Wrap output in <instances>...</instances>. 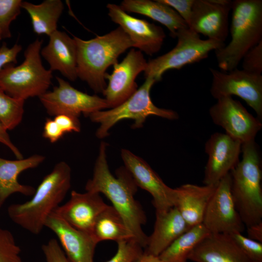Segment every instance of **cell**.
I'll use <instances>...</instances> for the list:
<instances>
[{"instance_id": "1", "label": "cell", "mask_w": 262, "mask_h": 262, "mask_svg": "<svg viewBox=\"0 0 262 262\" xmlns=\"http://www.w3.org/2000/svg\"><path fill=\"white\" fill-rule=\"evenodd\" d=\"M107 144L100 143L92 178L85 185L86 191L103 194L123 219L133 238L145 248L148 236L142 229L147 222L144 211L134 197L137 185L125 168L117 170L116 177L110 172L106 158Z\"/></svg>"}, {"instance_id": "2", "label": "cell", "mask_w": 262, "mask_h": 262, "mask_svg": "<svg viewBox=\"0 0 262 262\" xmlns=\"http://www.w3.org/2000/svg\"><path fill=\"white\" fill-rule=\"evenodd\" d=\"M71 179L69 165L64 161L58 163L44 177L29 200L8 207L9 217L31 233H40L48 217L65 198L70 188Z\"/></svg>"}, {"instance_id": "3", "label": "cell", "mask_w": 262, "mask_h": 262, "mask_svg": "<svg viewBox=\"0 0 262 262\" xmlns=\"http://www.w3.org/2000/svg\"><path fill=\"white\" fill-rule=\"evenodd\" d=\"M77 50L78 78L96 93L106 87L107 69L118 62V57L132 48L131 40L118 27L110 32L88 40L73 36Z\"/></svg>"}, {"instance_id": "4", "label": "cell", "mask_w": 262, "mask_h": 262, "mask_svg": "<svg viewBox=\"0 0 262 262\" xmlns=\"http://www.w3.org/2000/svg\"><path fill=\"white\" fill-rule=\"evenodd\" d=\"M242 158L229 172L233 201L245 226L262 221V158L255 140L242 145Z\"/></svg>"}, {"instance_id": "5", "label": "cell", "mask_w": 262, "mask_h": 262, "mask_svg": "<svg viewBox=\"0 0 262 262\" xmlns=\"http://www.w3.org/2000/svg\"><path fill=\"white\" fill-rule=\"evenodd\" d=\"M231 11V40L214 51L218 66L224 72L237 68L245 54L262 41V0H233Z\"/></svg>"}, {"instance_id": "6", "label": "cell", "mask_w": 262, "mask_h": 262, "mask_svg": "<svg viewBox=\"0 0 262 262\" xmlns=\"http://www.w3.org/2000/svg\"><path fill=\"white\" fill-rule=\"evenodd\" d=\"M42 43L43 40L36 39L27 48L20 65L8 64L0 71V88L10 96L25 101L48 91L52 75L41 61Z\"/></svg>"}, {"instance_id": "7", "label": "cell", "mask_w": 262, "mask_h": 262, "mask_svg": "<svg viewBox=\"0 0 262 262\" xmlns=\"http://www.w3.org/2000/svg\"><path fill=\"white\" fill-rule=\"evenodd\" d=\"M156 82L150 77L146 78L143 84L128 98L116 107L107 111H98L88 116L91 120L99 124L96 133L99 139L107 137L109 131L118 122L132 119L133 129L143 127L147 118L154 115L169 120L179 118L178 114L172 110L159 108L151 100L150 92Z\"/></svg>"}, {"instance_id": "8", "label": "cell", "mask_w": 262, "mask_h": 262, "mask_svg": "<svg viewBox=\"0 0 262 262\" xmlns=\"http://www.w3.org/2000/svg\"><path fill=\"white\" fill-rule=\"evenodd\" d=\"M175 47L168 52L147 61L145 78L150 77L156 82L170 69L198 62L208 57L209 53L223 47L224 43L209 39H202L199 34L189 28L179 30Z\"/></svg>"}, {"instance_id": "9", "label": "cell", "mask_w": 262, "mask_h": 262, "mask_svg": "<svg viewBox=\"0 0 262 262\" xmlns=\"http://www.w3.org/2000/svg\"><path fill=\"white\" fill-rule=\"evenodd\" d=\"M212 75L210 93L216 100L236 96L246 101L262 120V76L237 68L229 72L210 68Z\"/></svg>"}, {"instance_id": "10", "label": "cell", "mask_w": 262, "mask_h": 262, "mask_svg": "<svg viewBox=\"0 0 262 262\" xmlns=\"http://www.w3.org/2000/svg\"><path fill=\"white\" fill-rule=\"evenodd\" d=\"M56 78L58 85L39 97L50 115L64 114L79 117L82 114L88 116L94 112L110 108L104 98L83 93L61 78Z\"/></svg>"}, {"instance_id": "11", "label": "cell", "mask_w": 262, "mask_h": 262, "mask_svg": "<svg viewBox=\"0 0 262 262\" xmlns=\"http://www.w3.org/2000/svg\"><path fill=\"white\" fill-rule=\"evenodd\" d=\"M229 173L217 184L202 224L211 234L242 233L244 225L236 210L230 189Z\"/></svg>"}, {"instance_id": "12", "label": "cell", "mask_w": 262, "mask_h": 262, "mask_svg": "<svg viewBox=\"0 0 262 262\" xmlns=\"http://www.w3.org/2000/svg\"><path fill=\"white\" fill-rule=\"evenodd\" d=\"M209 112L215 124L242 144L255 140L262 128V121L252 115L239 101L232 97L217 99Z\"/></svg>"}, {"instance_id": "13", "label": "cell", "mask_w": 262, "mask_h": 262, "mask_svg": "<svg viewBox=\"0 0 262 262\" xmlns=\"http://www.w3.org/2000/svg\"><path fill=\"white\" fill-rule=\"evenodd\" d=\"M147 64L142 52L132 49L121 62L113 65L112 73L106 74L108 83L102 93L110 108L119 105L137 90L135 80L145 71Z\"/></svg>"}, {"instance_id": "14", "label": "cell", "mask_w": 262, "mask_h": 262, "mask_svg": "<svg viewBox=\"0 0 262 262\" xmlns=\"http://www.w3.org/2000/svg\"><path fill=\"white\" fill-rule=\"evenodd\" d=\"M242 144L226 133L212 134L205 144L208 158L203 182L215 185L236 166L239 160Z\"/></svg>"}, {"instance_id": "15", "label": "cell", "mask_w": 262, "mask_h": 262, "mask_svg": "<svg viewBox=\"0 0 262 262\" xmlns=\"http://www.w3.org/2000/svg\"><path fill=\"white\" fill-rule=\"evenodd\" d=\"M231 3L229 0H194L188 28L207 39L224 43Z\"/></svg>"}, {"instance_id": "16", "label": "cell", "mask_w": 262, "mask_h": 262, "mask_svg": "<svg viewBox=\"0 0 262 262\" xmlns=\"http://www.w3.org/2000/svg\"><path fill=\"white\" fill-rule=\"evenodd\" d=\"M106 7L111 19L127 34L133 47L149 55L160 50L165 38L161 26L130 15L120 5L108 3Z\"/></svg>"}, {"instance_id": "17", "label": "cell", "mask_w": 262, "mask_h": 262, "mask_svg": "<svg viewBox=\"0 0 262 262\" xmlns=\"http://www.w3.org/2000/svg\"><path fill=\"white\" fill-rule=\"evenodd\" d=\"M121 155L125 168L137 186L151 195L156 213L174 207V189L168 186L146 161L127 149H122Z\"/></svg>"}, {"instance_id": "18", "label": "cell", "mask_w": 262, "mask_h": 262, "mask_svg": "<svg viewBox=\"0 0 262 262\" xmlns=\"http://www.w3.org/2000/svg\"><path fill=\"white\" fill-rule=\"evenodd\" d=\"M45 227L56 235L69 262H94L98 243L93 234L73 227L54 212L48 217Z\"/></svg>"}, {"instance_id": "19", "label": "cell", "mask_w": 262, "mask_h": 262, "mask_svg": "<svg viewBox=\"0 0 262 262\" xmlns=\"http://www.w3.org/2000/svg\"><path fill=\"white\" fill-rule=\"evenodd\" d=\"M108 206L98 193L73 190L69 200L53 212L73 227L93 234L97 217Z\"/></svg>"}, {"instance_id": "20", "label": "cell", "mask_w": 262, "mask_h": 262, "mask_svg": "<svg viewBox=\"0 0 262 262\" xmlns=\"http://www.w3.org/2000/svg\"><path fill=\"white\" fill-rule=\"evenodd\" d=\"M40 54L49 64L52 72L58 71L71 81L78 78L77 50L73 37L57 30L49 36V43Z\"/></svg>"}, {"instance_id": "21", "label": "cell", "mask_w": 262, "mask_h": 262, "mask_svg": "<svg viewBox=\"0 0 262 262\" xmlns=\"http://www.w3.org/2000/svg\"><path fill=\"white\" fill-rule=\"evenodd\" d=\"M216 185L200 186L188 183L174 189V207L190 227L202 223Z\"/></svg>"}, {"instance_id": "22", "label": "cell", "mask_w": 262, "mask_h": 262, "mask_svg": "<svg viewBox=\"0 0 262 262\" xmlns=\"http://www.w3.org/2000/svg\"><path fill=\"white\" fill-rule=\"evenodd\" d=\"M188 260L193 262H253L230 236L210 234L192 251Z\"/></svg>"}, {"instance_id": "23", "label": "cell", "mask_w": 262, "mask_h": 262, "mask_svg": "<svg viewBox=\"0 0 262 262\" xmlns=\"http://www.w3.org/2000/svg\"><path fill=\"white\" fill-rule=\"evenodd\" d=\"M175 207L166 212L156 213V220L152 234L148 236L144 252L158 256L174 241L190 229Z\"/></svg>"}, {"instance_id": "24", "label": "cell", "mask_w": 262, "mask_h": 262, "mask_svg": "<svg viewBox=\"0 0 262 262\" xmlns=\"http://www.w3.org/2000/svg\"><path fill=\"white\" fill-rule=\"evenodd\" d=\"M45 160V157L34 154L27 158L9 160L0 157V209L12 195L19 193L26 196H33L34 187L21 184L19 175L29 169L36 167Z\"/></svg>"}, {"instance_id": "25", "label": "cell", "mask_w": 262, "mask_h": 262, "mask_svg": "<svg viewBox=\"0 0 262 262\" xmlns=\"http://www.w3.org/2000/svg\"><path fill=\"white\" fill-rule=\"evenodd\" d=\"M125 12L147 16L165 26L170 35L176 38L178 32L188 27L178 13L160 0H124L120 5Z\"/></svg>"}, {"instance_id": "26", "label": "cell", "mask_w": 262, "mask_h": 262, "mask_svg": "<svg viewBox=\"0 0 262 262\" xmlns=\"http://www.w3.org/2000/svg\"><path fill=\"white\" fill-rule=\"evenodd\" d=\"M21 8L30 16L34 33L49 36L57 30L64 7L61 0H45L39 4L22 1Z\"/></svg>"}, {"instance_id": "27", "label": "cell", "mask_w": 262, "mask_h": 262, "mask_svg": "<svg viewBox=\"0 0 262 262\" xmlns=\"http://www.w3.org/2000/svg\"><path fill=\"white\" fill-rule=\"evenodd\" d=\"M210 234L202 223L194 226L174 241L158 257L164 262H187L192 251Z\"/></svg>"}, {"instance_id": "28", "label": "cell", "mask_w": 262, "mask_h": 262, "mask_svg": "<svg viewBox=\"0 0 262 262\" xmlns=\"http://www.w3.org/2000/svg\"><path fill=\"white\" fill-rule=\"evenodd\" d=\"M92 234L98 243L106 240L117 242L133 238L121 216L112 206L110 205L97 217Z\"/></svg>"}, {"instance_id": "29", "label": "cell", "mask_w": 262, "mask_h": 262, "mask_svg": "<svg viewBox=\"0 0 262 262\" xmlns=\"http://www.w3.org/2000/svg\"><path fill=\"white\" fill-rule=\"evenodd\" d=\"M24 101L10 96L0 88V122L7 130L15 129L22 121Z\"/></svg>"}, {"instance_id": "30", "label": "cell", "mask_w": 262, "mask_h": 262, "mask_svg": "<svg viewBox=\"0 0 262 262\" xmlns=\"http://www.w3.org/2000/svg\"><path fill=\"white\" fill-rule=\"evenodd\" d=\"M22 1L0 0V32L3 38L11 37L10 25L20 14Z\"/></svg>"}, {"instance_id": "31", "label": "cell", "mask_w": 262, "mask_h": 262, "mask_svg": "<svg viewBox=\"0 0 262 262\" xmlns=\"http://www.w3.org/2000/svg\"><path fill=\"white\" fill-rule=\"evenodd\" d=\"M0 262H24L21 249L10 231L0 228Z\"/></svg>"}, {"instance_id": "32", "label": "cell", "mask_w": 262, "mask_h": 262, "mask_svg": "<svg viewBox=\"0 0 262 262\" xmlns=\"http://www.w3.org/2000/svg\"><path fill=\"white\" fill-rule=\"evenodd\" d=\"M115 255L106 262H134L143 253V247L133 238L117 242Z\"/></svg>"}, {"instance_id": "33", "label": "cell", "mask_w": 262, "mask_h": 262, "mask_svg": "<svg viewBox=\"0 0 262 262\" xmlns=\"http://www.w3.org/2000/svg\"><path fill=\"white\" fill-rule=\"evenodd\" d=\"M229 235L250 260L253 262H262V243L245 236L240 232Z\"/></svg>"}, {"instance_id": "34", "label": "cell", "mask_w": 262, "mask_h": 262, "mask_svg": "<svg viewBox=\"0 0 262 262\" xmlns=\"http://www.w3.org/2000/svg\"><path fill=\"white\" fill-rule=\"evenodd\" d=\"M242 69L251 74L262 73V41L251 48L242 60Z\"/></svg>"}, {"instance_id": "35", "label": "cell", "mask_w": 262, "mask_h": 262, "mask_svg": "<svg viewBox=\"0 0 262 262\" xmlns=\"http://www.w3.org/2000/svg\"><path fill=\"white\" fill-rule=\"evenodd\" d=\"M46 262H69L59 242L52 238L42 246Z\"/></svg>"}, {"instance_id": "36", "label": "cell", "mask_w": 262, "mask_h": 262, "mask_svg": "<svg viewBox=\"0 0 262 262\" xmlns=\"http://www.w3.org/2000/svg\"><path fill=\"white\" fill-rule=\"evenodd\" d=\"M175 10L186 23H190L194 0H160Z\"/></svg>"}, {"instance_id": "37", "label": "cell", "mask_w": 262, "mask_h": 262, "mask_svg": "<svg viewBox=\"0 0 262 262\" xmlns=\"http://www.w3.org/2000/svg\"><path fill=\"white\" fill-rule=\"evenodd\" d=\"M22 48V46L17 44L11 48L8 47L6 43L2 44L0 47V71L8 64L16 63L17 56Z\"/></svg>"}, {"instance_id": "38", "label": "cell", "mask_w": 262, "mask_h": 262, "mask_svg": "<svg viewBox=\"0 0 262 262\" xmlns=\"http://www.w3.org/2000/svg\"><path fill=\"white\" fill-rule=\"evenodd\" d=\"M54 119L64 133L81 131V124L78 117L62 114L55 116Z\"/></svg>"}, {"instance_id": "39", "label": "cell", "mask_w": 262, "mask_h": 262, "mask_svg": "<svg viewBox=\"0 0 262 262\" xmlns=\"http://www.w3.org/2000/svg\"><path fill=\"white\" fill-rule=\"evenodd\" d=\"M60 126L54 119L47 118L44 126L43 136L53 143L58 141L64 135Z\"/></svg>"}, {"instance_id": "40", "label": "cell", "mask_w": 262, "mask_h": 262, "mask_svg": "<svg viewBox=\"0 0 262 262\" xmlns=\"http://www.w3.org/2000/svg\"><path fill=\"white\" fill-rule=\"evenodd\" d=\"M7 131L0 122V143L7 147L17 159L23 158L22 153L11 141Z\"/></svg>"}, {"instance_id": "41", "label": "cell", "mask_w": 262, "mask_h": 262, "mask_svg": "<svg viewBox=\"0 0 262 262\" xmlns=\"http://www.w3.org/2000/svg\"><path fill=\"white\" fill-rule=\"evenodd\" d=\"M247 237L262 243V221L246 227Z\"/></svg>"}, {"instance_id": "42", "label": "cell", "mask_w": 262, "mask_h": 262, "mask_svg": "<svg viewBox=\"0 0 262 262\" xmlns=\"http://www.w3.org/2000/svg\"><path fill=\"white\" fill-rule=\"evenodd\" d=\"M134 262H164L158 256L147 253L145 252Z\"/></svg>"}, {"instance_id": "43", "label": "cell", "mask_w": 262, "mask_h": 262, "mask_svg": "<svg viewBox=\"0 0 262 262\" xmlns=\"http://www.w3.org/2000/svg\"><path fill=\"white\" fill-rule=\"evenodd\" d=\"M2 39H3V37H2L1 32H0V41Z\"/></svg>"}]
</instances>
